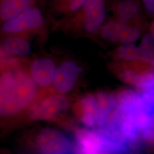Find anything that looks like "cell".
Returning a JSON list of instances; mask_svg holds the SVG:
<instances>
[{
  "label": "cell",
  "instance_id": "obj_6",
  "mask_svg": "<svg viewBox=\"0 0 154 154\" xmlns=\"http://www.w3.org/2000/svg\"><path fill=\"white\" fill-rule=\"evenodd\" d=\"M57 67L53 59L43 57L34 60L27 68L34 82L41 90H46L53 86Z\"/></svg>",
  "mask_w": 154,
  "mask_h": 154
},
{
  "label": "cell",
  "instance_id": "obj_5",
  "mask_svg": "<svg viewBox=\"0 0 154 154\" xmlns=\"http://www.w3.org/2000/svg\"><path fill=\"white\" fill-rule=\"evenodd\" d=\"M81 28L86 34L99 33L105 24L106 8L104 0H88L83 6Z\"/></svg>",
  "mask_w": 154,
  "mask_h": 154
},
{
  "label": "cell",
  "instance_id": "obj_17",
  "mask_svg": "<svg viewBox=\"0 0 154 154\" xmlns=\"http://www.w3.org/2000/svg\"><path fill=\"white\" fill-rule=\"evenodd\" d=\"M141 36V32L137 27L127 24L121 32L118 42L121 44H134Z\"/></svg>",
  "mask_w": 154,
  "mask_h": 154
},
{
  "label": "cell",
  "instance_id": "obj_22",
  "mask_svg": "<svg viewBox=\"0 0 154 154\" xmlns=\"http://www.w3.org/2000/svg\"><path fill=\"white\" fill-rule=\"evenodd\" d=\"M152 116H153V119H154V111H153V113H152Z\"/></svg>",
  "mask_w": 154,
  "mask_h": 154
},
{
  "label": "cell",
  "instance_id": "obj_9",
  "mask_svg": "<svg viewBox=\"0 0 154 154\" xmlns=\"http://www.w3.org/2000/svg\"><path fill=\"white\" fill-rule=\"evenodd\" d=\"M75 114L88 128H94L97 125V105L95 95L86 94L78 100L75 106Z\"/></svg>",
  "mask_w": 154,
  "mask_h": 154
},
{
  "label": "cell",
  "instance_id": "obj_12",
  "mask_svg": "<svg viewBox=\"0 0 154 154\" xmlns=\"http://www.w3.org/2000/svg\"><path fill=\"white\" fill-rule=\"evenodd\" d=\"M33 0H2L0 20L4 22L21 13L31 6Z\"/></svg>",
  "mask_w": 154,
  "mask_h": 154
},
{
  "label": "cell",
  "instance_id": "obj_8",
  "mask_svg": "<svg viewBox=\"0 0 154 154\" xmlns=\"http://www.w3.org/2000/svg\"><path fill=\"white\" fill-rule=\"evenodd\" d=\"M74 154H100L103 152V142L99 130L79 128L74 134Z\"/></svg>",
  "mask_w": 154,
  "mask_h": 154
},
{
  "label": "cell",
  "instance_id": "obj_10",
  "mask_svg": "<svg viewBox=\"0 0 154 154\" xmlns=\"http://www.w3.org/2000/svg\"><path fill=\"white\" fill-rule=\"evenodd\" d=\"M97 105V125L99 128L105 126L111 114L116 109V94L105 91L95 94Z\"/></svg>",
  "mask_w": 154,
  "mask_h": 154
},
{
  "label": "cell",
  "instance_id": "obj_15",
  "mask_svg": "<svg viewBox=\"0 0 154 154\" xmlns=\"http://www.w3.org/2000/svg\"><path fill=\"white\" fill-rule=\"evenodd\" d=\"M139 47L140 61L154 67V37L151 34L144 36Z\"/></svg>",
  "mask_w": 154,
  "mask_h": 154
},
{
  "label": "cell",
  "instance_id": "obj_3",
  "mask_svg": "<svg viewBox=\"0 0 154 154\" xmlns=\"http://www.w3.org/2000/svg\"><path fill=\"white\" fill-rule=\"evenodd\" d=\"M44 17L37 7L30 6L16 16L6 21L0 28L8 35H22L40 30L44 25Z\"/></svg>",
  "mask_w": 154,
  "mask_h": 154
},
{
  "label": "cell",
  "instance_id": "obj_1",
  "mask_svg": "<svg viewBox=\"0 0 154 154\" xmlns=\"http://www.w3.org/2000/svg\"><path fill=\"white\" fill-rule=\"evenodd\" d=\"M27 67L20 62L0 63V121H10L25 116L42 95Z\"/></svg>",
  "mask_w": 154,
  "mask_h": 154
},
{
  "label": "cell",
  "instance_id": "obj_20",
  "mask_svg": "<svg viewBox=\"0 0 154 154\" xmlns=\"http://www.w3.org/2000/svg\"><path fill=\"white\" fill-rule=\"evenodd\" d=\"M151 34L152 35V36L154 37V21L152 22L151 27Z\"/></svg>",
  "mask_w": 154,
  "mask_h": 154
},
{
  "label": "cell",
  "instance_id": "obj_18",
  "mask_svg": "<svg viewBox=\"0 0 154 154\" xmlns=\"http://www.w3.org/2000/svg\"><path fill=\"white\" fill-rule=\"evenodd\" d=\"M88 0H67L69 10L72 12L77 11L81 9Z\"/></svg>",
  "mask_w": 154,
  "mask_h": 154
},
{
  "label": "cell",
  "instance_id": "obj_14",
  "mask_svg": "<svg viewBox=\"0 0 154 154\" xmlns=\"http://www.w3.org/2000/svg\"><path fill=\"white\" fill-rule=\"evenodd\" d=\"M127 24L128 23L118 19L110 20L105 22L99 33L101 37L107 42L111 43L118 42L121 32Z\"/></svg>",
  "mask_w": 154,
  "mask_h": 154
},
{
  "label": "cell",
  "instance_id": "obj_7",
  "mask_svg": "<svg viewBox=\"0 0 154 154\" xmlns=\"http://www.w3.org/2000/svg\"><path fill=\"white\" fill-rule=\"evenodd\" d=\"M81 73V68L72 60L63 61L58 66L52 88L54 93L66 95L75 88Z\"/></svg>",
  "mask_w": 154,
  "mask_h": 154
},
{
  "label": "cell",
  "instance_id": "obj_2",
  "mask_svg": "<svg viewBox=\"0 0 154 154\" xmlns=\"http://www.w3.org/2000/svg\"><path fill=\"white\" fill-rule=\"evenodd\" d=\"M70 100L65 95L42 94L29 109L25 116L30 121H51L60 118L68 111Z\"/></svg>",
  "mask_w": 154,
  "mask_h": 154
},
{
  "label": "cell",
  "instance_id": "obj_11",
  "mask_svg": "<svg viewBox=\"0 0 154 154\" xmlns=\"http://www.w3.org/2000/svg\"><path fill=\"white\" fill-rule=\"evenodd\" d=\"M4 52L17 57H26L31 53L32 46L27 39L22 35H8L2 43Z\"/></svg>",
  "mask_w": 154,
  "mask_h": 154
},
{
  "label": "cell",
  "instance_id": "obj_4",
  "mask_svg": "<svg viewBox=\"0 0 154 154\" xmlns=\"http://www.w3.org/2000/svg\"><path fill=\"white\" fill-rule=\"evenodd\" d=\"M35 145L39 154H72L74 145L63 133L59 130L46 127L37 134Z\"/></svg>",
  "mask_w": 154,
  "mask_h": 154
},
{
  "label": "cell",
  "instance_id": "obj_19",
  "mask_svg": "<svg viewBox=\"0 0 154 154\" xmlns=\"http://www.w3.org/2000/svg\"><path fill=\"white\" fill-rule=\"evenodd\" d=\"M143 4L146 11L154 14V0H143Z\"/></svg>",
  "mask_w": 154,
  "mask_h": 154
},
{
  "label": "cell",
  "instance_id": "obj_21",
  "mask_svg": "<svg viewBox=\"0 0 154 154\" xmlns=\"http://www.w3.org/2000/svg\"><path fill=\"white\" fill-rule=\"evenodd\" d=\"M111 154V153H108V152H102V153H101V154Z\"/></svg>",
  "mask_w": 154,
  "mask_h": 154
},
{
  "label": "cell",
  "instance_id": "obj_13",
  "mask_svg": "<svg viewBox=\"0 0 154 154\" xmlns=\"http://www.w3.org/2000/svg\"><path fill=\"white\" fill-rule=\"evenodd\" d=\"M139 7L133 0H123L119 2L116 7L117 19L129 24L138 16Z\"/></svg>",
  "mask_w": 154,
  "mask_h": 154
},
{
  "label": "cell",
  "instance_id": "obj_16",
  "mask_svg": "<svg viewBox=\"0 0 154 154\" xmlns=\"http://www.w3.org/2000/svg\"><path fill=\"white\" fill-rule=\"evenodd\" d=\"M115 57L118 62L140 61L139 47L135 44H121L116 49Z\"/></svg>",
  "mask_w": 154,
  "mask_h": 154
}]
</instances>
